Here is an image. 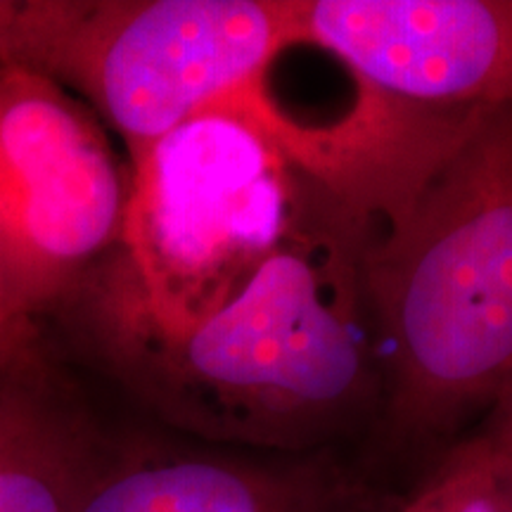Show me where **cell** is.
<instances>
[{
	"label": "cell",
	"mask_w": 512,
	"mask_h": 512,
	"mask_svg": "<svg viewBox=\"0 0 512 512\" xmlns=\"http://www.w3.org/2000/svg\"><path fill=\"white\" fill-rule=\"evenodd\" d=\"M131 171L86 102L0 62V261L17 311L43 325L124 233Z\"/></svg>",
	"instance_id": "5b68a950"
},
{
	"label": "cell",
	"mask_w": 512,
	"mask_h": 512,
	"mask_svg": "<svg viewBox=\"0 0 512 512\" xmlns=\"http://www.w3.org/2000/svg\"><path fill=\"white\" fill-rule=\"evenodd\" d=\"M498 453V451H496ZM498 482H501V496L505 512H512V463L498 453Z\"/></svg>",
	"instance_id": "7c38bea8"
},
{
	"label": "cell",
	"mask_w": 512,
	"mask_h": 512,
	"mask_svg": "<svg viewBox=\"0 0 512 512\" xmlns=\"http://www.w3.org/2000/svg\"><path fill=\"white\" fill-rule=\"evenodd\" d=\"M124 233L55 318L91 351L176 339L283 242L306 185L261 83L181 124L131 166Z\"/></svg>",
	"instance_id": "3957f363"
},
{
	"label": "cell",
	"mask_w": 512,
	"mask_h": 512,
	"mask_svg": "<svg viewBox=\"0 0 512 512\" xmlns=\"http://www.w3.org/2000/svg\"><path fill=\"white\" fill-rule=\"evenodd\" d=\"M484 437L491 441V446L503 458H508L512 463V384L491 406L489 427H486Z\"/></svg>",
	"instance_id": "8fae6325"
},
{
	"label": "cell",
	"mask_w": 512,
	"mask_h": 512,
	"mask_svg": "<svg viewBox=\"0 0 512 512\" xmlns=\"http://www.w3.org/2000/svg\"><path fill=\"white\" fill-rule=\"evenodd\" d=\"M399 512H505L496 448L484 434L453 448Z\"/></svg>",
	"instance_id": "9c48e42d"
},
{
	"label": "cell",
	"mask_w": 512,
	"mask_h": 512,
	"mask_svg": "<svg viewBox=\"0 0 512 512\" xmlns=\"http://www.w3.org/2000/svg\"><path fill=\"white\" fill-rule=\"evenodd\" d=\"M81 512H337L309 472L124 446Z\"/></svg>",
	"instance_id": "ba28073f"
},
{
	"label": "cell",
	"mask_w": 512,
	"mask_h": 512,
	"mask_svg": "<svg viewBox=\"0 0 512 512\" xmlns=\"http://www.w3.org/2000/svg\"><path fill=\"white\" fill-rule=\"evenodd\" d=\"M368 238L366 219L313 178L283 242L219 311L176 339L93 354L195 437L264 448L328 437L380 380Z\"/></svg>",
	"instance_id": "6da1fadb"
},
{
	"label": "cell",
	"mask_w": 512,
	"mask_h": 512,
	"mask_svg": "<svg viewBox=\"0 0 512 512\" xmlns=\"http://www.w3.org/2000/svg\"><path fill=\"white\" fill-rule=\"evenodd\" d=\"M43 325L24 318L12 302L3 261H0V370L3 373H36L53 368Z\"/></svg>",
	"instance_id": "30bf717a"
},
{
	"label": "cell",
	"mask_w": 512,
	"mask_h": 512,
	"mask_svg": "<svg viewBox=\"0 0 512 512\" xmlns=\"http://www.w3.org/2000/svg\"><path fill=\"white\" fill-rule=\"evenodd\" d=\"M121 451L55 366L0 370V512H81Z\"/></svg>",
	"instance_id": "52a82bcc"
},
{
	"label": "cell",
	"mask_w": 512,
	"mask_h": 512,
	"mask_svg": "<svg viewBox=\"0 0 512 512\" xmlns=\"http://www.w3.org/2000/svg\"><path fill=\"white\" fill-rule=\"evenodd\" d=\"M401 434H444L512 384V105L472 110L368 238Z\"/></svg>",
	"instance_id": "7a4b0ae2"
},
{
	"label": "cell",
	"mask_w": 512,
	"mask_h": 512,
	"mask_svg": "<svg viewBox=\"0 0 512 512\" xmlns=\"http://www.w3.org/2000/svg\"><path fill=\"white\" fill-rule=\"evenodd\" d=\"M297 46L294 0H0V62L38 72L112 126L128 169Z\"/></svg>",
	"instance_id": "277c9868"
},
{
	"label": "cell",
	"mask_w": 512,
	"mask_h": 512,
	"mask_svg": "<svg viewBox=\"0 0 512 512\" xmlns=\"http://www.w3.org/2000/svg\"><path fill=\"white\" fill-rule=\"evenodd\" d=\"M297 46L335 55L368 91L470 112L512 105V0H294Z\"/></svg>",
	"instance_id": "8992f818"
}]
</instances>
